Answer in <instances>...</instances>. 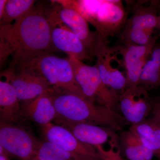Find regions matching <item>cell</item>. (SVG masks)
Instances as JSON below:
<instances>
[{"mask_svg":"<svg viewBox=\"0 0 160 160\" xmlns=\"http://www.w3.org/2000/svg\"><path fill=\"white\" fill-rule=\"evenodd\" d=\"M157 99H158L160 100V94L159 95V96L157 98Z\"/></svg>","mask_w":160,"mask_h":160,"instance_id":"83f0119b","label":"cell"},{"mask_svg":"<svg viewBox=\"0 0 160 160\" xmlns=\"http://www.w3.org/2000/svg\"><path fill=\"white\" fill-rule=\"evenodd\" d=\"M7 0H0V18L2 17Z\"/></svg>","mask_w":160,"mask_h":160,"instance_id":"cb8c5ba5","label":"cell"},{"mask_svg":"<svg viewBox=\"0 0 160 160\" xmlns=\"http://www.w3.org/2000/svg\"><path fill=\"white\" fill-rule=\"evenodd\" d=\"M35 158L37 160H75L69 152L46 140L40 142Z\"/></svg>","mask_w":160,"mask_h":160,"instance_id":"7402d4cb","label":"cell"},{"mask_svg":"<svg viewBox=\"0 0 160 160\" xmlns=\"http://www.w3.org/2000/svg\"><path fill=\"white\" fill-rule=\"evenodd\" d=\"M51 91L40 95L34 99L23 102L21 105L25 118L40 126L51 123L58 114L54 106Z\"/></svg>","mask_w":160,"mask_h":160,"instance_id":"9a60e30c","label":"cell"},{"mask_svg":"<svg viewBox=\"0 0 160 160\" xmlns=\"http://www.w3.org/2000/svg\"><path fill=\"white\" fill-rule=\"evenodd\" d=\"M37 160V159H35V158H34V159H33V160Z\"/></svg>","mask_w":160,"mask_h":160,"instance_id":"f1b7e54d","label":"cell"},{"mask_svg":"<svg viewBox=\"0 0 160 160\" xmlns=\"http://www.w3.org/2000/svg\"><path fill=\"white\" fill-rule=\"evenodd\" d=\"M52 93L58 116L66 120L109 127L116 132L130 124L122 114L86 98L54 89Z\"/></svg>","mask_w":160,"mask_h":160,"instance_id":"7a4b0ae2","label":"cell"},{"mask_svg":"<svg viewBox=\"0 0 160 160\" xmlns=\"http://www.w3.org/2000/svg\"><path fill=\"white\" fill-rule=\"evenodd\" d=\"M40 126L46 141L69 152L75 160H105L93 146L82 142L65 127L52 123Z\"/></svg>","mask_w":160,"mask_h":160,"instance_id":"9c48e42d","label":"cell"},{"mask_svg":"<svg viewBox=\"0 0 160 160\" xmlns=\"http://www.w3.org/2000/svg\"><path fill=\"white\" fill-rule=\"evenodd\" d=\"M158 13L159 17V23L158 27V29L160 30V1L159 2L158 5Z\"/></svg>","mask_w":160,"mask_h":160,"instance_id":"d4e9b609","label":"cell"},{"mask_svg":"<svg viewBox=\"0 0 160 160\" xmlns=\"http://www.w3.org/2000/svg\"><path fill=\"white\" fill-rule=\"evenodd\" d=\"M68 60L75 79L86 97L92 102L120 113L119 94L103 82L97 67L86 65L74 58L69 57Z\"/></svg>","mask_w":160,"mask_h":160,"instance_id":"52a82bcc","label":"cell"},{"mask_svg":"<svg viewBox=\"0 0 160 160\" xmlns=\"http://www.w3.org/2000/svg\"><path fill=\"white\" fill-rule=\"evenodd\" d=\"M114 160H126V159H123L122 158V156L120 155L117 158H116Z\"/></svg>","mask_w":160,"mask_h":160,"instance_id":"4316f807","label":"cell"},{"mask_svg":"<svg viewBox=\"0 0 160 160\" xmlns=\"http://www.w3.org/2000/svg\"><path fill=\"white\" fill-rule=\"evenodd\" d=\"M118 52V46L110 47L109 41L106 40L97 48L93 57L97 58L95 66L103 82L120 95L126 90V77L118 68L112 65V62L117 59Z\"/></svg>","mask_w":160,"mask_h":160,"instance_id":"4fadbf2b","label":"cell"},{"mask_svg":"<svg viewBox=\"0 0 160 160\" xmlns=\"http://www.w3.org/2000/svg\"><path fill=\"white\" fill-rule=\"evenodd\" d=\"M16 67L18 70H25L44 78L55 91L72 93L87 98L75 79L68 59L52 54H45L18 63Z\"/></svg>","mask_w":160,"mask_h":160,"instance_id":"3957f363","label":"cell"},{"mask_svg":"<svg viewBox=\"0 0 160 160\" xmlns=\"http://www.w3.org/2000/svg\"><path fill=\"white\" fill-rule=\"evenodd\" d=\"M0 160H11L9 158L7 157L6 156L0 155Z\"/></svg>","mask_w":160,"mask_h":160,"instance_id":"484cf974","label":"cell"},{"mask_svg":"<svg viewBox=\"0 0 160 160\" xmlns=\"http://www.w3.org/2000/svg\"><path fill=\"white\" fill-rule=\"evenodd\" d=\"M120 111L132 125L141 122L152 112V100L140 86L126 89L119 96Z\"/></svg>","mask_w":160,"mask_h":160,"instance_id":"8fae6325","label":"cell"},{"mask_svg":"<svg viewBox=\"0 0 160 160\" xmlns=\"http://www.w3.org/2000/svg\"><path fill=\"white\" fill-rule=\"evenodd\" d=\"M139 86L148 91L160 88V44L154 46L144 66Z\"/></svg>","mask_w":160,"mask_h":160,"instance_id":"ffe728a7","label":"cell"},{"mask_svg":"<svg viewBox=\"0 0 160 160\" xmlns=\"http://www.w3.org/2000/svg\"><path fill=\"white\" fill-rule=\"evenodd\" d=\"M58 16L60 21L79 38L93 57L96 49L106 38L97 31L92 32L88 21L74 9L63 7L58 11Z\"/></svg>","mask_w":160,"mask_h":160,"instance_id":"5bb4252c","label":"cell"},{"mask_svg":"<svg viewBox=\"0 0 160 160\" xmlns=\"http://www.w3.org/2000/svg\"><path fill=\"white\" fill-rule=\"evenodd\" d=\"M58 125L69 130L82 142L93 146L105 160H113L121 155L119 136L109 127L73 122L58 116Z\"/></svg>","mask_w":160,"mask_h":160,"instance_id":"8992f818","label":"cell"},{"mask_svg":"<svg viewBox=\"0 0 160 160\" xmlns=\"http://www.w3.org/2000/svg\"><path fill=\"white\" fill-rule=\"evenodd\" d=\"M36 1L7 0L2 17L0 18V26L12 24V21L21 18L33 9Z\"/></svg>","mask_w":160,"mask_h":160,"instance_id":"44dd1931","label":"cell"},{"mask_svg":"<svg viewBox=\"0 0 160 160\" xmlns=\"http://www.w3.org/2000/svg\"><path fill=\"white\" fill-rule=\"evenodd\" d=\"M152 117L160 124V100L156 99L152 100Z\"/></svg>","mask_w":160,"mask_h":160,"instance_id":"603a6c76","label":"cell"},{"mask_svg":"<svg viewBox=\"0 0 160 160\" xmlns=\"http://www.w3.org/2000/svg\"><path fill=\"white\" fill-rule=\"evenodd\" d=\"M20 100L12 85L0 81V121L9 124L22 123L25 118Z\"/></svg>","mask_w":160,"mask_h":160,"instance_id":"2e32d148","label":"cell"},{"mask_svg":"<svg viewBox=\"0 0 160 160\" xmlns=\"http://www.w3.org/2000/svg\"><path fill=\"white\" fill-rule=\"evenodd\" d=\"M120 149L129 160H152L153 153L144 146L139 138L130 129L119 136Z\"/></svg>","mask_w":160,"mask_h":160,"instance_id":"d6986e66","label":"cell"},{"mask_svg":"<svg viewBox=\"0 0 160 160\" xmlns=\"http://www.w3.org/2000/svg\"><path fill=\"white\" fill-rule=\"evenodd\" d=\"M75 9L107 39L118 33L127 19L128 11L120 0L78 1Z\"/></svg>","mask_w":160,"mask_h":160,"instance_id":"277c9868","label":"cell"},{"mask_svg":"<svg viewBox=\"0 0 160 160\" xmlns=\"http://www.w3.org/2000/svg\"><path fill=\"white\" fill-rule=\"evenodd\" d=\"M1 65L10 55L11 67L55 50L50 22L41 8H34L13 24L0 26Z\"/></svg>","mask_w":160,"mask_h":160,"instance_id":"6da1fadb","label":"cell"},{"mask_svg":"<svg viewBox=\"0 0 160 160\" xmlns=\"http://www.w3.org/2000/svg\"><path fill=\"white\" fill-rule=\"evenodd\" d=\"M159 1H149L148 5V1L128 2L131 16L127 18L121 34L122 45L144 46L153 39L152 33L158 27Z\"/></svg>","mask_w":160,"mask_h":160,"instance_id":"5b68a950","label":"cell"},{"mask_svg":"<svg viewBox=\"0 0 160 160\" xmlns=\"http://www.w3.org/2000/svg\"><path fill=\"white\" fill-rule=\"evenodd\" d=\"M40 142L32 131L21 123L9 124L0 121V145L11 158L33 160Z\"/></svg>","mask_w":160,"mask_h":160,"instance_id":"ba28073f","label":"cell"},{"mask_svg":"<svg viewBox=\"0 0 160 160\" xmlns=\"http://www.w3.org/2000/svg\"><path fill=\"white\" fill-rule=\"evenodd\" d=\"M14 69L11 67L1 75L5 77L6 81L12 85L18 98L23 102L31 101L53 89L44 78L25 70H18L16 73Z\"/></svg>","mask_w":160,"mask_h":160,"instance_id":"7c38bea8","label":"cell"},{"mask_svg":"<svg viewBox=\"0 0 160 160\" xmlns=\"http://www.w3.org/2000/svg\"><path fill=\"white\" fill-rule=\"evenodd\" d=\"M160 34L146 45H122L118 46L119 53L122 57L123 66L126 70V88L139 86L141 73L149 60Z\"/></svg>","mask_w":160,"mask_h":160,"instance_id":"30bf717a","label":"cell"},{"mask_svg":"<svg viewBox=\"0 0 160 160\" xmlns=\"http://www.w3.org/2000/svg\"><path fill=\"white\" fill-rule=\"evenodd\" d=\"M52 40L56 49L66 52L69 57L74 58L82 62L92 58L82 41L70 30L63 28L52 29Z\"/></svg>","mask_w":160,"mask_h":160,"instance_id":"e0dca14e","label":"cell"},{"mask_svg":"<svg viewBox=\"0 0 160 160\" xmlns=\"http://www.w3.org/2000/svg\"><path fill=\"white\" fill-rule=\"evenodd\" d=\"M129 129L134 132L144 146L160 160V124L151 117L131 125Z\"/></svg>","mask_w":160,"mask_h":160,"instance_id":"ac0fdd59","label":"cell"}]
</instances>
